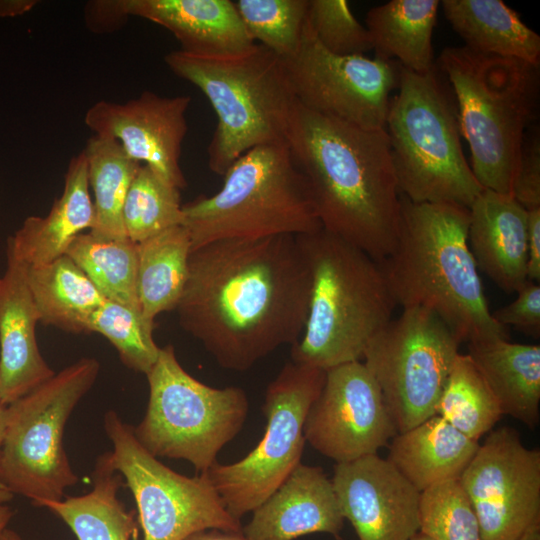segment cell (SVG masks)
Returning a JSON list of instances; mask_svg holds the SVG:
<instances>
[{"label":"cell","instance_id":"cell-1","mask_svg":"<svg viewBox=\"0 0 540 540\" xmlns=\"http://www.w3.org/2000/svg\"><path fill=\"white\" fill-rule=\"evenodd\" d=\"M310 287L297 236L219 240L191 251L175 310L222 368L245 371L299 339Z\"/></svg>","mask_w":540,"mask_h":540},{"label":"cell","instance_id":"cell-2","mask_svg":"<svg viewBox=\"0 0 540 540\" xmlns=\"http://www.w3.org/2000/svg\"><path fill=\"white\" fill-rule=\"evenodd\" d=\"M322 228L378 263L393 250L401 194L385 129L366 130L296 103L287 137Z\"/></svg>","mask_w":540,"mask_h":540},{"label":"cell","instance_id":"cell-3","mask_svg":"<svg viewBox=\"0 0 540 540\" xmlns=\"http://www.w3.org/2000/svg\"><path fill=\"white\" fill-rule=\"evenodd\" d=\"M401 204L395 246L379 262L396 305L433 312L461 342L508 340V329L492 317L468 245L469 209L403 196Z\"/></svg>","mask_w":540,"mask_h":540},{"label":"cell","instance_id":"cell-4","mask_svg":"<svg viewBox=\"0 0 540 540\" xmlns=\"http://www.w3.org/2000/svg\"><path fill=\"white\" fill-rule=\"evenodd\" d=\"M310 269L307 318L292 362L322 370L361 361L397 306L377 261L325 231L297 236Z\"/></svg>","mask_w":540,"mask_h":540},{"label":"cell","instance_id":"cell-5","mask_svg":"<svg viewBox=\"0 0 540 540\" xmlns=\"http://www.w3.org/2000/svg\"><path fill=\"white\" fill-rule=\"evenodd\" d=\"M178 77L207 97L217 116L208 145V166L223 176L247 151L287 144L296 98L281 58L261 44L230 55H165Z\"/></svg>","mask_w":540,"mask_h":540},{"label":"cell","instance_id":"cell-6","mask_svg":"<svg viewBox=\"0 0 540 540\" xmlns=\"http://www.w3.org/2000/svg\"><path fill=\"white\" fill-rule=\"evenodd\" d=\"M435 63L454 93L476 180L483 189L511 195L535 116L539 67L465 46L445 48Z\"/></svg>","mask_w":540,"mask_h":540},{"label":"cell","instance_id":"cell-7","mask_svg":"<svg viewBox=\"0 0 540 540\" xmlns=\"http://www.w3.org/2000/svg\"><path fill=\"white\" fill-rule=\"evenodd\" d=\"M385 131L401 196L414 203L469 209L483 190L461 144L457 103L437 66L420 74L399 67Z\"/></svg>","mask_w":540,"mask_h":540},{"label":"cell","instance_id":"cell-8","mask_svg":"<svg viewBox=\"0 0 540 540\" xmlns=\"http://www.w3.org/2000/svg\"><path fill=\"white\" fill-rule=\"evenodd\" d=\"M219 191L182 207L192 250L226 239L312 234L322 225L288 144L255 147L223 175Z\"/></svg>","mask_w":540,"mask_h":540},{"label":"cell","instance_id":"cell-9","mask_svg":"<svg viewBox=\"0 0 540 540\" xmlns=\"http://www.w3.org/2000/svg\"><path fill=\"white\" fill-rule=\"evenodd\" d=\"M100 363L83 357L6 406L0 486L37 507L61 500L78 483L63 444L73 410L90 391Z\"/></svg>","mask_w":540,"mask_h":540},{"label":"cell","instance_id":"cell-10","mask_svg":"<svg viewBox=\"0 0 540 540\" xmlns=\"http://www.w3.org/2000/svg\"><path fill=\"white\" fill-rule=\"evenodd\" d=\"M146 377L149 398L144 417L133 426L136 439L156 458L182 459L204 473L242 429L249 410L245 391L195 379L172 345L160 347Z\"/></svg>","mask_w":540,"mask_h":540},{"label":"cell","instance_id":"cell-11","mask_svg":"<svg viewBox=\"0 0 540 540\" xmlns=\"http://www.w3.org/2000/svg\"><path fill=\"white\" fill-rule=\"evenodd\" d=\"M326 371L286 363L269 383L262 412L267 420L259 443L237 462H215L204 474L237 520L262 504L301 463L304 423Z\"/></svg>","mask_w":540,"mask_h":540},{"label":"cell","instance_id":"cell-12","mask_svg":"<svg viewBox=\"0 0 540 540\" xmlns=\"http://www.w3.org/2000/svg\"><path fill=\"white\" fill-rule=\"evenodd\" d=\"M462 342L433 312L403 308L368 344L363 363L378 384L397 433L436 415Z\"/></svg>","mask_w":540,"mask_h":540},{"label":"cell","instance_id":"cell-13","mask_svg":"<svg viewBox=\"0 0 540 540\" xmlns=\"http://www.w3.org/2000/svg\"><path fill=\"white\" fill-rule=\"evenodd\" d=\"M104 429L113 465L135 500L143 540H184L208 529L242 532L204 474L188 477L164 465L114 410L105 414Z\"/></svg>","mask_w":540,"mask_h":540},{"label":"cell","instance_id":"cell-14","mask_svg":"<svg viewBox=\"0 0 540 540\" xmlns=\"http://www.w3.org/2000/svg\"><path fill=\"white\" fill-rule=\"evenodd\" d=\"M296 101L315 113L366 130L385 129L395 61L340 56L317 40L306 18L296 53L283 61Z\"/></svg>","mask_w":540,"mask_h":540},{"label":"cell","instance_id":"cell-15","mask_svg":"<svg viewBox=\"0 0 540 540\" xmlns=\"http://www.w3.org/2000/svg\"><path fill=\"white\" fill-rule=\"evenodd\" d=\"M458 480L483 540H519L540 524V450L516 429H492Z\"/></svg>","mask_w":540,"mask_h":540},{"label":"cell","instance_id":"cell-16","mask_svg":"<svg viewBox=\"0 0 540 540\" xmlns=\"http://www.w3.org/2000/svg\"><path fill=\"white\" fill-rule=\"evenodd\" d=\"M397 434L380 388L362 361L326 370L304 423V437L336 463L377 454Z\"/></svg>","mask_w":540,"mask_h":540},{"label":"cell","instance_id":"cell-17","mask_svg":"<svg viewBox=\"0 0 540 540\" xmlns=\"http://www.w3.org/2000/svg\"><path fill=\"white\" fill-rule=\"evenodd\" d=\"M190 103L186 95L166 97L144 91L124 103L96 102L86 111L84 122L94 135L117 140L130 158L181 190L186 186L180 158Z\"/></svg>","mask_w":540,"mask_h":540},{"label":"cell","instance_id":"cell-18","mask_svg":"<svg viewBox=\"0 0 540 540\" xmlns=\"http://www.w3.org/2000/svg\"><path fill=\"white\" fill-rule=\"evenodd\" d=\"M331 482L359 540H411L419 532L421 492L387 458L336 463Z\"/></svg>","mask_w":540,"mask_h":540},{"label":"cell","instance_id":"cell-19","mask_svg":"<svg viewBox=\"0 0 540 540\" xmlns=\"http://www.w3.org/2000/svg\"><path fill=\"white\" fill-rule=\"evenodd\" d=\"M242 527L248 540H295L339 535L344 525L333 485L322 468L298 464Z\"/></svg>","mask_w":540,"mask_h":540},{"label":"cell","instance_id":"cell-20","mask_svg":"<svg viewBox=\"0 0 540 540\" xmlns=\"http://www.w3.org/2000/svg\"><path fill=\"white\" fill-rule=\"evenodd\" d=\"M38 322L24 267L7 256L0 278V401L6 406L56 373L40 353Z\"/></svg>","mask_w":540,"mask_h":540},{"label":"cell","instance_id":"cell-21","mask_svg":"<svg viewBox=\"0 0 540 540\" xmlns=\"http://www.w3.org/2000/svg\"><path fill=\"white\" fill-rule=\"evenodd\" d=\"M122 17L136 16L169 30L182 51L199 56L243 52L255 42L230 0H116Z\"/></svg>","mask_w":540,"mask_h":540},{"label":"cell","instance_id":"cell-22","mask_svg":"<svg viewBox=\"0 0 540 540\" xmlns=\"http://www.w3.org/2000/svg\"><path fill=\"white\" fill-rule=\"evenodd\" d=\"M527 235V210L509 194L483 189L469 207L476 266L508 293L527 281Z\"/></svg>","mask_w":540,"mask_h":540},{"label":"cell","instance_id":"cell-23","mask_svg":"<svg viewBox=\"0 0 540 540\" xmlns=\"http://www.w3.org/2000/svg\"><path fill=\"white\" fill-rule=\"evenodd\" d=\"M94 222V206L83 150L74 156L65 174L61 196L44 217L30 216L8 238L7 256L24 267L51 262L66 254L73 240Z\"/></svg>","mask_w":540,"mask_h":540},{"label":"cell","instance_id":"cell-24","mask_svg":"<svg viewBox=\"0 0 540 540\" xmlns=\"http://www.w3.org/2000/svg\"><path fill=\"white\" fill-rule=\"evenodd\" d=\"M480 444L434 415L397 433L387 459L420 492L459 479Z\"/></svg>","mask_w":540,"mask_h":540},{"label":"cell","instance_id":"cell-25","mask_svg":"<svg viewBox=\"0 0 540 540\" xmlns=\"http://www.w3.org/2000/svg\"><path fill=\"white\" fill-rule=\"evenodd\" d=\"M467 354L496 397L502 414L534 428L540 417V346L494 339L468 343Z\"/></svg>","mask_w":540,"mask_h":540},{"label":"cell","instance_id":"cell-26","mask_svg":"<svg viewBox=\"0 0 540 540\" xmlns=\"http://www.w3.org/2000/svg\"><path fill=\"white\" fill-rule=\"evenodd\" d=\"M92 489L79 496L45 501L40 507L57 515L77 540H131L138 535L136 512L119 498L124 480L113 465L111 452L99 455L91 474Z\"/></svg>","mask_w":540,"mask_h":540},{"label":"cell","instance_id":"cell-27","mask_svg":"<svg viewBox=\"0 0 540 540\" xmlns=\"http://www.w3.org/2000/svg\"><path fill=\"white\" fill-rule=\"evenodd\" d=\"M440 5L465 47L539 67L540 36L503 1L443 0Z\"/></svg>","mask_w":540,"mask_h":540},{"label":"cell","instance_id":"cell-28","mask_svg":"<svg viewBox=\"0 0 540 540\" xmlns=\"http://www.w3.org/2000/svg\"><path fill=\"white\" fill-rule=\"evenodd\" d=\"M438 0H391L371 8L366 15L375 58L425 74L436 67L432 36Z\"/></svg>","mask_w":540,"mask_h":540},{"label":"cell","instance_id":"cell-29","mask_svg":"<svg viewBox=\"0 0 540 540\" xmlns=\"http://www.w3.org/2000/svg\"><path fill=\"white\" fill-rule=\"evenodd\" d=\"M24 270L39 322L68 333H87L89 317L106 299L74 261L65 254Z\"/></svg>","mask_w":540,"mask_h":540},{"label":"cell","instance_id":"cell-30","mask_svg":"<svg viewBox=\"0 0 540 540\" xmlns=\"http://www.w3.org/2000/svg\"><path fill=\"white\" fill-rule=\"evenodd\" d=\"M137 244V291L143 318L154 324L162 312L175 310L188 276L192 251L183 225L168 228Z\"/></svg>","mask_w":540,"mask_h":540},{"label":"cell","instance_id":"cell-31","mask_svg":"<svg viewBox=\"0 0 540 540\" xmlns=\"http://www.w3.org/2000/svg\"><path fill=\"white\" fill-rule=\"evenodd\" d=\"M88 165L89 187L94 201V236L122 240L128 238L123 207L130 185L141 164L130 158L115 139L93 135L83 149Z\"/></svg>","mask_w":540,"mask_h":540},{"label":"cell","instance_id":"cell-32","mask_svg":"<svg viewBox=\"0 0 540 540\" xmlns=\"http://www.w3.org/2000/svg\"><path fill=\"white\" fill-rule=\"evenodd\" d=\"M106 300L140 312L137 291V244L129 238L78 235L66 251Z\"/></svg>","mask_w":540,"mask_h":540},{"label":"cell","instance_id":"cell-33","mask_svg":"<svg viewBox=\"0 0 540 540\" xmlns=\"http://www.w3.org/2000/svg\"><path fill=\"white\" fill-rule=\"evenodd\" d=\"M436 415L475 441L489 433L503 416L496 397L467 353L456 356Z\"/></svg>","mask_w":540,"mask_h":540},{"label":"cell","instance_id":"cell-34","mask_svg":"<svg viewBox=\"0 0 540 540\" xmlns=\"http://www.w3.org/2000/svg\"><path fill=\"white\" fill-rule=\"evenodd\" d=\"M182 207L180 189L141 164L123 207L127 237L139 243L168 228L182 225Z\"/></svg>","mask_w":540,"mask_h":540},{"label":"cell","instance_id":"cell-35","mask_svg":"<svg viewBox=\"0 0 540 540\" xmlns=\"http://www.w3.org/2000/svg\"><path fill=\"white\" fill-rule=\"evenodd\" d=\"M236 10L253 41L283 61L297 51L309 0H237Z\"/></svg>","mask_w":540,"mask_h":540},{"label":"cell","instance_id":"cell-36","mask_svg":"<svg viewBox=\"0 0 540 540\" xmlns=\"http://www.w3.org/2000/svg\"><path fill=\"white\" fill-rule=\"evenodd\" d=\"M86 327L87 333L104 336L131 370L146 375L158 358L160 347L153 339V324L140 312L106 300L91 314Z\"/></svg>","mask_w":540,"mask_h":540},{"label":"cell","instance_id":"cell-37","mask_svg":"<svg viewBox=\"0 0 540 540\" xmlns=\"http://www.w3.org/2000/svg\"><path fill=\"white\" fill-rule=\"evenodd\" d=\"M419 532L433 540H483L473 506L458 479L420 494Z\"/></svg>","mask_w":540,"mask_h":540},{"label":"cell","instance_id":"cell-38","mask_svg":"<svg viewBox=\"0 0 540 540\" xmlns=\"http://www.w3.org/2000/svg\"><path fill=\"white\" fill-rule=\"evenodd\" d=\"M307 20L319 43L333 54L363 55L372 49L368 30L346 0H309Z\"/></svg>","mask_w":540,"mask_h":540},{"label":"cell","instance_id":"cell-39","mask_svg":"<svg viewBox=\"0 0 540 540\" xmlns=\"http://www.w3.org/2000/svg\"><path fill=\"white\" fill-rule=\"evenodd\" d=\"M509 304L492 312L501 326H512L533 338L540 336V284L526 281Z\"/></svg>","mask_w":540,"mask_h":540},{"label":"cell","instance_id":"cell-40","mask_svg":"<svg viewBox=\"0 0 540 540\" xmlns=\"http://www.w3.org/2000/svg\"><path fill=\"white\" fill-rule=\"evenodd\" d=\"M511 196L526 210L540 208V140L525 136Z\"/></svg>","mask_w":540,"mask_h":540},{"label":"cell","instance_id":"cell-41","mask_svg":"<svg viewBox=\"0 0 540 540\" xmlns=\"http://www.w3.org/2000/svg\"><path fill=\"white\" fill-rule=\"evenodd\" d=\"M527 281H540V208L527 210Z\"/></svg>","mask_w":540,"mask_h":540},{"label":"cell","instance_id":"cell-42","mask_svg":"<svg viewBox=\"0 0 540 540\" xmlns=\"http://www.w3.org/2000/svg\"><path fill=\"white\" fill-rule=\"evenodd\" d=\"M184 540H248L242 532H228L219 529L199 531Z\"/></svg>","mask_w":540,"mask_h":540},{"label":"cell","instance_id":"cell-43","mask_svg":"<svg viewBox=\"0 0 540 540\" xmlns=\"http://www.w3.org/2000/svg\"><path fill=\"white\" fill-rule=\"evenodd\" d=\"M37 2L32 0H0V16L12 17L28 12Z\"/></svg>","mask_w":540,"mask_h":540},{"label":"cell","instance_id":"cell-44","mask_svg":"<svg viewBox=\"0 0 540 540\" xmlns=\"http://www.w3.org/2000/svg\"><path fill=\"white\" fill-rule=\"evenodd\" d=\"M13 497L9 491L0 486V540L14 516V510L8 504Z\"/></svg>","mask_w":540,"mask_h":540},{"label":"cell","instance_id":"cell-45","mask_svg":"<svg viewBox=\"0 0 540 540\" xmlns=\"http://www.w3.org/2000/svg\"><path fill=\"white\" fill-rule=\"evenodd\" d=\"M5 425H6V405H4L0 401V453L5 433Z\"/></svg>","mask_w":540,"mask_h":540},{"label":"cell","instance_id":"cell-46","mask_svg":"<svg viewBox=\"0 0 540 540\" xmlns=\"http://www.w3.org/2000/svg\"><path fill=\"white\" fill-rule=\"evenodd\" d=\"M519 540H540V524L532 526Z\"/></svg>","mask_w":540,"mask_h":540},{"label":"cell","instance_id":"cell-47","mask_svg":"<svg viewBox=\"0 0 540 540\" xmlns=\"http://www.w3.org/2000/svg\"><path fill=\"white\" fill-rule=\"evenodd\" d=\"M1 540H24V539L15 531L7 528L4 531Z\"/></svg>","mask_w":540,"mask_h":540},{"label":"cell","instance_id":"cell-48","mask_svg":"<svg viewBox=\"0 0 540 540\" xmlns=\"http://www.w3.org/2000/svg\"><path fill=\"white\" fill-rule=\"evenodd\" d=\"M411 540H433V539H431L430 537H428L427 535L421 532H418Z\"/></svg>","mask_w":540,"mask_h":540},{"label":"cell","instance_id":"cell-49","mask_svg":"<svg viewBox=\"0 0 540 540\" xmlns=\"http://www.w3.org/2000/svg\"><path fill=\"white\" fill-rule=\"evenodd\" d=\"M335 540H345V539L342 538L341 536L337 535V536H335Z\"/></svg>","mask_w":540,"mask_h":540}]
</instances>
